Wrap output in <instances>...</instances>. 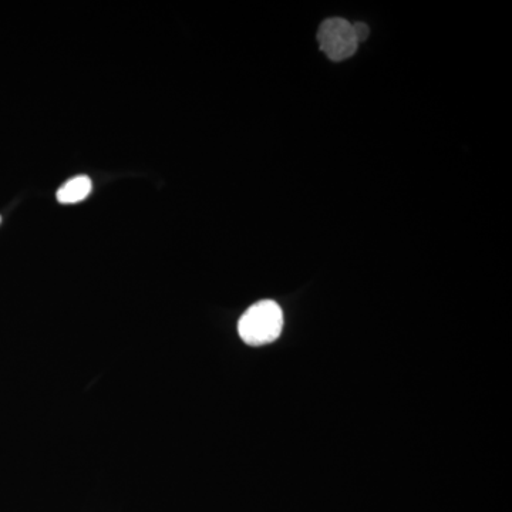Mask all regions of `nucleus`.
<instances>
[{
    "label": "nucleus",
    "instance_id": "nucleus-4",
    "mask_svg": "<svg viewBox=\"0 0 512 512\" xmlns=\"http://www.w3.org/2000/svg\"><path fill=\"white\" fill-rule=\"evenodd\" d=\"M353 32H355L357 43L365 42L370 35L369 26L365 25V23H355L353 25Z\"/></svg>",
    "mask_w": 512,
    "mask_h": 512
},
{
    "label": "nucleus",
    "instance_id": "nucleus-2",
    "mask_svg": "<svg viewBox=\"0 0 512 512\" xmlns=\"http://www.w3.org/2000/svg\"><path fill=\"white\" fill-rule=\"evenodd\" d=\"M320 50L333 62H342L355 55L357 43L353 25L342 18L325 20L318 32Z\"/></svg>",
    "mask_w": 512,
    "mask_h": 512
},
{
    "label": "nucleus",
    "instance_id": "nucleus-5",
    "mask_svg": "<svg viewBox=\"0 0 512 512\" xmlns=\"http://www.w3.org/2000/svg\"><path fill=\"white\" fill-rule=\"evenodd\" d=\"M0 221H2V217H0Z\"/></svg>",
    "mask_w": 512,
    "mask_h": 512
},
{
    "label": "nucleus",
    "instance_id": "nucleus-1",
    "mask_svg": "<svg viewBox=\"0 0 512 512\" xmlns=\"http://www.w3.org/2000/svg\"><path fill=\"white\" fill-rule=\"evenodd\" d=\"M284 329V313L274 301L252 305L238 322V333L249 346H264L275 342Z\"/></svg>",
    "mask_w": 512,
    "mask_h": 512
},
{
    "label": "nucleus",
    "instance_id": "nucleus-3",
    "mask_svg": "<svg viewBox=\"0 0 512 512\" xmlns=\"http://www.w3.org/2000/svg\"><path fill=\"white\" fill-rule=\"evenodd\" d=\"M92 190V180L87 175H77L57 190L56 198L60 204H77L86 200Z\"/></svg>",
    "mask_w": 512,
    "mask_h": 512
}]
</instances>
